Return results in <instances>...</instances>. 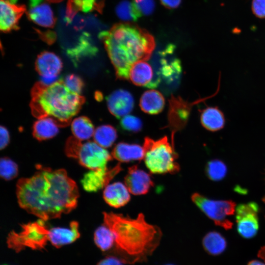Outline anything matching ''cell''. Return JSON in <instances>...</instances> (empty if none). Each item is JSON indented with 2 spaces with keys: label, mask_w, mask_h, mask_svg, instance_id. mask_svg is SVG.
<instances>
[{
  "label": "cell",
  "mask_w": 265,
  "mask_h": 265,
  "mask_svg": "<svg viewBox=\"0 0 265 265\" xmlns=\"http://www.w3.org/2000/svg\"><path fill=\"white\" fill-rule=\"evenodd\" d=\"M18 174L17 164L7 157L1 158L0 160V177L6 181H9L17 177Z\"/></svg>",
  "instance_id": "obj_32"
},
{
  "label": "cell",
  "mask_w": 265,
  "mask_h": 265,
  "mask_svg": "<svg viewBox=\"0 0 265 265\" xmlns=\"http://www.w3.org/2000/svg\"><path fill=\"white\" fill-rule=\"evenodd\" d=\"M71 131L74 137L82 141L93 136L95 129L91 121L88 117L81 116L72 121Z\"/></svg>",
  "instance_id": "obj_26"
},
{
  "label": "cell",
  "mask_w": 265,
  "mask_h": 265,
  "mask_svg": "<svg viewBox=\"0 0 265 265\" xmlns=\"http://www.w3.org/2000/svg\"><path fill=\"white\" fill-rule=\"evenodd\" d=\"M70 1L77 13L79 11L88 12L94 10L101 12L104 6L105 0H70Z\"/></svg>",
  "instance_id": "obj_31"
},
{
  "label": "cell",
  "mask_w": 265,
  "mask_h": 265,
  "mask_svg": "<svg viewBox=\"0 0 265 265\" xmlns=\"http://www.w3.org/2000/svg\"><path fill=\"white\" fill-rule=\"evenodd\" d=\"M142 15H151L155 8L154 0H132Z\"/></svg>",
  "instance_id": "obj_35"
},
{
  "label": "cell",
  "mask_w": 265,
  "mask_h": 265,
  "mask_svg": "<svg viewBox=\"0 0 265 265\" xmlns=\"http://www.w3.org/2000/svg\"><path fill=\"white\" fill-rule=\"evenodd\" d=\"M191 200L216 225L226 230L232 228L233 223L228 217L235 212L236 204L233 201L210 199L198 193H193Z\"/></svg>",
  "instance_id": "obj_7"
},
{
  "label": "cell",
  "mask_w": 265,
  "mask_h": 265,
  "mask_svg": "<svg viewBox=\"0 0 265 265\" xmlns=\"http://www.w3.org/2000/svg\"><path fill=\"white\" fill-rule=\"evenodd\" d=\"M251 9L257 17L265 19V0H253Z\"/></svg>",
  "instance_id": "obj_36"
},
{
  "label": "cell",
  "mask_w": 265,
  "mask_h": 265,
  "mask_svg": "<svg viewBox=\"0 0 265 265\" xmlns=\"http://www.w3.org/2000/svg\"><path fill=\"white\" fill-rule=\"evenodd\" d=\"M94 239L96 245L103 251L109 250L115 245L114 235L105 224L95 230Z\"/></svg>",
  "instance_id": "obj_28"
},
{
  "label": "cell",
  "mask_w": 265,
  "mask_h": 265,
  "mask_svg": "<svg viewBox=\"0 0 265 265\" xmlns=\"http://www.w3.org/2000/svg\"><path fill=\"white\" fill-rule=\"evenodd\" d=\"M117 137L116 129L109 125L97 127L93 134L94 141L104 148L111 147Z\"/></svg>",
  "instance_id": "obj_27"
},
{
  "label": "cell",
  "mask_w": 265,
  "mask_h": 265,
  "mask_svg": "<svg viewBox=\"0 0 265 265\" xmlns=\"http://www.w3.org/2000/svg\"><path fill=\"white\" fill-rule=\"evenodd\" d=\"M36 168L32 177L21 178L17 183L19 206L44 221L59 218L75 209L79 196L78 188L66 171L40 165Z\"/></svg>",
  "instance_id": "obj_1"
},
{
  "label": "cell",
  "mask_w": 265,
  "mask_h": 265,
  "mask_svg": "<svg viewBox=\"0 0 265 265\" xmlns=\"http://www.w3.org/2000/svg\"><path fill=\"white\" fill-rule=\"evenodd\" d=\"M129 192L126 185L121 182H115L105 187L103 198L108 205L118 208L130 201L131 196Z\"/></svg>",
  "instance_id": "obj_19"
},
{
  "label": "cell",
  "mask_w": 265,
  "mask_h": 265,
  "mask_svg": "<svg viewBox=\"0 0 265 265\" xmlns=\"http://www.w3.org/2000/svg\"><path fill=\"white\" fill-rule=\"evenodd\" d=\"M174 265L169 264H166V265Z\"/></svg>",
  "instance_id": "obj_44"
},
{
  "label": "cell",
  "mask_w": 265,
  "mask_h": 265,
  "mask_svg": "<svg viewBox=\"0 0 265 265\" xmlns=\"http://www.w3.org/2000/svg\"><path fill=\"white\" fill-rule=\"evenodd\" d=\"M129 79L135 85L154 88L157 86L152 66L146 61H138L131 67Z\"/></svg>",
  "instance_id": "obj_16"
},
{
  "label": "cell",
  "mask_w": 265,
  "mask_h": 265,
  "mask_svg": "<svg viewBox=\"0 0 265 265\" xmlns=\"http://www.w3.org/2000/svg\"><path fill=\"white\" fill-rule=\"evenodd\" d=\"M0 149L2 150L5 148L9 144L10 141V136L7 129L2 126H0Z\"/></svg>",
  "instance_id": "obj_38"
},
{
  "label": "cell",
  "mask_w": 265,
  "mask_h": 265,
  "mask_svg": "<svg viewBox=\"0 0 265 265\" xmlns=\"http://www.w3.org/2000/svg\"><path fill=\"white\" fill-rule=\"evenodd\" d=\"M44 220L40 219L34 222L22 225V230L19 233L12 232L8 236L9 246L20 250L25 247L33 249L43 248L49 241V232Z\"/></svg>",
  "instance_id": "obj_8"
},
{
  "label": "cell",
  "mask_w": 265,
  "mask_h": 265,
  "mask_svg": "<svg viewBox=\"0 0 265 265\" xmlns=\"http://www.w3.org/2000/svg\"><path fill=\"white\" fill-rule=\"evenodd\" d=\"M165 100L162 94L155 89L144 92L139 101L141 109L150 114H157L160 113L163 110Z\"/></svg>",
  "instance_id": "obj_23"
},
{
  "label": "cell",
  "mask_w": 265,
  "mask_h": 265,
  "mask_svg": "<svg viewBox=\"0 0 265 265\" xmlns=\"http://www.w3.org/2000/svg\"><path fill=\"white\" fill-rule=\"evenodd\" d=\"M58 127L54 120L50 117L38 118L33 125L32 134L39 141L49 139L58 133Z\"/></svg>",
  "instance_id": "obj_24"
},
{
  "label": "cell",
  "mask_w": 265,
  "mask_h": 265,
  "mask_svg": "<svg viewBox=\"0 0 265 265\" xmlns=\"http://www.w3.org/2000/svg\"><path fill=\"white\" fill-rule=\"evenodd\" d=\"M79 223L71 222L68 228L54 227L49 229V241L56 247L71 243L80 237Z\"/></svg>",
  "instance_id": "obj_18"
},
{
  "label": "cell",
  "mask_w": 265,
  "mask_h": 265,
  "mask_svg": "<svg viewBox=\"0 0 265 265\" xmlns=\"http://www.w3.org/2000/svg\"><path fill=\"white\" fill-rule=\"evenodd\" d=\"M202 126L211 132L222 129L225 125V118L223 112L217 106H208L200 112Z\"/></svg>",
  "instance_id": "obj_22"
},
{
  "label": "cell",
  "mask_w": 265,
  "mask_h": 265,
  "mask_svg": "<svg viewBox=\"0 0 265 265\" xmlns=\"http://www.w3.org/2000/svg\"><path fill=\"white\" fill-rule=\"evenodd\" d=\"M98 37L104 43L116 77L122 80L129 79L130 70L134 63L150 58L156 46L152 35L132 22L116 24L109 30L101 32Z\"/></svg>",
  "instance_id": "obj_3"
},
{
  "label": "cell",
  "mask_w": 265,
  "mask_h": 265,
  "mask_svg": "<svg viewBox=\"0 0 265 265\" xmlns=\"http://www.w3.org/2000/svg\"><path fill=\"white\" fill-rule=\"evenodd\" d=\"M160 67L158 75L161 79H163L167 83H172L178 80L181 74L182 67L180 60L174 57L169 59L168 45L161 53Z\"/></svg>",
  "instance_id": "obj_20"
},
{
  "label": "cell",
  "mask_w": 265,
  "mask_h": 265,
  "mask_svg": "<svg viewBox=\"0 0 265 265\" xmlns=\"http://www.w3.org/2000/svg\"><path fill=\"white\" fill-rule=\"evenodd\" d=\"M122 128L129 132H137L142 128L141 120L135 116L127 115L122 118L120 121Z\"/></svg>",
  "instance_id": "obj_33"
},
{
  "label": "cell",
  "mask_w": 265,
  "mask_h": 265,
  "mask_svg": "<svg viewBox=\"0 0 265 265\" xmlns=\"http://www.w3.org/2000/svg\"><path fill=\"white\" fill-rule=\"evenodd\" d=\"M65 151L68 157L78 159L80 165L90 170L107 167V162L113 158L105 148L95 141L82 143L74 136L68 138Z\"/></svg>",
  "instance_id": "obj_6"
},
{
  "label": "cell",
  "mask_w": 265,
  "mask_h": 265,
  "mask_svg": "<svg viewBox=\"0 0 265 265\" xmlns=\"http://www.w3.org/2000/svg\"><path fill=\"white\" fill-rule=\"evenodd\" d=\"M134 99L128 91L116 90L106 98L109 112L117 118L123 117L130 113L134 107Z\"/></svg>",
  "instance_id": "obj_15"
},
{
  "label": "cell",
  "mask_w": 265,
  "mask_h": 265,
  "mask_svg": "<svg viewBox=\"0 0 265 265\" xmlns=\"http://www.w3.org/2000/svg\"><path fill=\"white\" fill-rule=\"evenodd\" d=\"M258 256L265 262V245L259 250Z\"/></svg>",
  "instance_id": "obj_40"
},
{
  "label": "cell",
  "mask_w": 265,
  "mask_h": 265,
  "mask_svg": "<svg viewBox=\"0 0 265 265\" xmlns=\"http://www.w3.org/2000/svg\"><path fill=\"white\" fill-rule=\"evenodd\" d=\"M65 85L72 92L80 94L84 83L82 80L78 75L69 74L62 79Z\"/></svg>",
  "instance_id": "obj_34"
},
{
  "label": "cell",
  "mask_w": 265,
  "mask_h": 265,
  "mask_svg": "<svg viewBox=\"0 0 265 265\" xmlns=\"http://www.w3.org/2000/svg\"><path fill=\"white\" fill-rule=\"evenodd\" d=\"M170 109L169 112L170 123L173 125L172 127V134L171 141L173 142L174 134L177 131L184 127L189 117L190 106L189 103L184 102L180 98L172 97L170 101Z\"/></svg>",
  "instance_id": "obj_17"
},
{
  "label": "cell",
  "mask_w": 265,
  "mask_h": 265,
  "mask_svg": "<svg viewBox=\"0 0 265 265\" xmlns=\"http://www.w3.org/2000/svg\"><path fill=\"white\" fill-rule=\"evenodd\" d=\"M227 168L225 163L218 159L209 161L206 166L208 177L212 181L221 180L225 176Z\"/></svg>",
  "instance_id": "obj_30"
},
{
  "label": "cell",
  "mask_w": 265,
  "mask_h": 265,
  "mask_svg": "<svg viewBox=\"0 0 265 265\" xmlns=\"http://www.w3.org/2000/svg\"><path fill=\"white\" fill-rule=\"evenodd\" d=\"M263 201L265 203V197L263 198Z\"/></svg>",
  "instance_id": "obj_43"
},
{
  "label": "cell",
  "mask_w": 265,
  "mask_h": 265,
  "mask_svg": "<svg viewBox=\"0 0 265 265\" xmlns=\"http://www.w3.org/2000/svg\"><path fill=\"white\" fill-rule=\"evenodd\" d=\"M247 265H265V263L260 261L254 260L248 262Z\"/></svg>",
  "instance_id": "obj_41"
},
{
  "label": "cell",
  "mask_w": 265,
  "mask_h": 265,
  "mask_svg": "<svg viewBox=\"0 0 265 265\" xmlns=\"http://www.w3.org/2000/svg\"><path fill=\"white\" fill-rule=\"evenodd\" d=\"M237 231L245 238L254 237L259 229V207L255 202L239 205L236 209Z\"/></svg>",
  "instance_id": "obj_9"
},
{
  "label": "cell",
  "mask_w": 265,
  "mask_h": 265,
  "mask_svg": "<svg viewBox=\"0 0 265 265\" xmlns=\"http://www.w3.org/2000/svg\"><path fill=\"white\" fill-rule=\"evenodd\" d=\"M115 11L120 19L127 22L136 21L142 16L134 3L127 0L119 2Z\"/></svg>",
  "instance_id": "obj_29"
},
{
  "label": "cell",
  "mask_w": 265,
  "mask_h": 265,
  "mask_svg": "<svg viewBox=\"0 0 265 265\" xmlns=\"http://www.w3.org/2000/svg\"><path fill=\"white\" fill-rule=\"evenodd\" d=\"M0 29L7 33L19 29V20L27 10L18 0H0Z\"/></svg>",
  "instance_id": "obj_11"
},
{
  "label": "cell",
  "mask_w": 265,
  "mask_h": 265,
  "mask_svg": "<svg viewBox=\"0 0 265 265\" xmlns=\"http://www.w3.org/2000/svg\"><path fill=\"white\" fill-rule=\"evenodd\" d=\"M48 2L50 3H58L62 1L63 0H46Z\"/></svg>",
  "instance_id": "obj_42"
},
{
  "label": "cell",
  "mask_w": 265,
  "mask_h": 265,
  "mask_svg": "<svg viewBox=\"0 0 265 265\" xmlns=\"http://www.w3.org/2000/svg\"><path fill=\"white\" fill-rule=\"evenodd\" d=\"M31 96L32 115L38 119L50 117L59 127L69 125L85 102V98L71 91L62 79L50 85L36 82L31 89Z\"/></svg>",
  "instance_id": "obj_4"
},
{
  "label": "cell",
  "mask_w": 265,
  "mask_h": 265,
  "mask_svg": "<svg viewBox=\"0 0 265 265\" xmlns=\"http://www.w3.org/2000/svg\"><path fill=\"white\" fill-rule=\"evenodd\" d=\"M161 4L168 9H173L178 7L182 0H159Z\"/></svg>",
  "instance_id": "obj_39"
},
{
  "label": "cell",
  "mask_w": 265,
  "mask_h": 265,
  "mask_svg": "<svg viewBox=\"0 0 265 265\" xmlns=\"http://www.w3.org/2000/svg\"><path fill=\"white\" fill-rule=\"evenodd\" d=\"M111 155L120 162H129L143 159L144 150L138 144L120 142L114 147Z\"/></svg>",
  "instance_id": "obj_21"
},
{
  "label": "cell",
  "mask_w": 265,
  "mask_h": 265,
  "mask_svg": "<svg viewBox=\"0 0 265 265\" xmlns=\"http://www.w3.org/2000/svg\"><path fill=\"white\" fill-rule=\"evenodd\" d=\"M104 224L115 236V250L125 264L146 262L160 243V229L148 223L144 214L135 218L113 212L103 213Z\"/></svg>",
  "instance_id": "obj_2"
},
{
  "label": "cell",
  "mask_w": 265,
  "mask_h": 265,
  "mask_svg": "<svg viewBox=\"0 0 265 265\" xmlns=\"http://www.w3.org/2000/svg\"><path fill=\"white\" fill-rule=\"evenodd\" d=\"M122 170L120 163L111 168L106 167L90 170L84 174L81 181V185L87 192H97L108 185L109 182Z\"/></svg>",
  "instance_id": "obj_12"
},
{
  "label": "cell",
  "mask_w": 265,
  "mask_h": 265,
  "mask_svg": "<svg viewBox=\"0 0 265 265\" xmlns=\"http://www.w3.org/2000/svg\"><path fill=\"white\" fill-rule=\"evenodd\" d=\"M125 183L130 192L135 195L146 194L154 186L151 175L137 165L128 168Z\"/></svg>",
  "instance_id": "obj_13"
},
{
  "label": "cell",
  "mask_w": 265,
  "mask_h": 265,
  "mask_svg": "<svg viewBox=\"0 0 265 265\" xmlns=\"http://www.w3.org/2000/svg\"><path fill=\"white\" fill-rule=\"evenodd\" d=\"M125 264L118 257L109 256L101 260L97 265H125Z\"/></svg>",
  "instance_id": "obj_37"
},
{
  "label": "cell",
  "mask_w": 265,
  "mask_h": 265,
  "mask_svg": "<svg viewBox=\"0 0 265 265\" xmlns=\"http://www.w3.org/2000/svg\"><path fill=\"white\" fill-rule=\"evenodd\" d=\"M60 57L53 53H41L35 61V69L40 77V80L45 85H50L57 81L62 68Z\"/></svg>",
  "instance_id": "obj_10"
},
{
  "label": "cell",
  "mask_w": 265,
  "mask_h": 265,
  "mask_svg": "<svg viewBox=\"0 0 265 265\" xmlns=\"http://www.w3.org/2000/svg\"><path fill=\"white\" fill-rule=\"evenodd\" d=\"M143 148V159L151 173L174 174L179 171L180 167L177 161L178 155L174 144H171L166 136L157 140L146 137Z\"/></svg>",
  "instance_id": "obj_5"
},
{
  "label": "cell",
  "mask_w": 265,
  "mask_h": 265,
  "mask_svg": "<svg viewBox=\"0 0 265 265\" xmlns=\"http://www.w3.org/2000/svg\"><path fill=\"white\" fill-rule=\"evenodd\" d=\"M202 244L205 250L211 255H218L223 253L227 247L224 237L218 232L212 231L203 238Z\"/></svg>",
  "instance_id": "obj_25"
},
{
  "label": "cell",
  "mask_w": 265,
  "mask_h": 265,
  "mask_svg": "<svg viewBox=\"0 0 265 265\" xmlns=\"http://www.w3.org/2000/svg\"><path fill=\"white\" fill-rule=\"evenodd\" d=\"M29 1V8L26 12L28 20L40 26L53 28L56 20L47 1L46 0Z\"/></svg>",
  "instance_id": "obj_14"
}]
</instances>
